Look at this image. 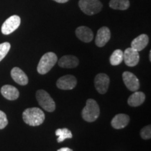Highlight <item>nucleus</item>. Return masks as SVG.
Here are the masks:
<instances>
[{
  "label": "nucleus",
  "instance_id": "4be33fe9",
  "mask_svg": "<svg viewBox=\"0 0 151 151\" xmlns=\"http://www.w3.org/2000/svg\"><path fill=\"white\" fill-rule=\"evenodd\" d=\"M11 48V44L8 42H4L0 44V62L8 54Z\"/></svg>",
  "mask_w": 151,
  "mask_h": 151
},
{
  "label": "nucleus",
  "instance_id": "39448f33",
  "mask_svg": "<svg viewBox=\"0 0 151 151\" xmlns=\"http://www.w3.org/2000/svg\"><path fill=\"white\" fill-rule=\"evenodd\" d=\"M36 97L39 104L48 112H53L55 109V104L48 92L43 90H38Z\"/></svg>",
  "mask_w": 151,
  "mask_h": 151
},
{
  "label": "nucleus",
  "instance_id": "b1692460",
  "mask_svg": "<svg viewBox=\"0 0 151 151\" xmlns=\"http://www.w3.org/2000/svg\"><path fill=\"white\" fill-rule=\"evenodd\" d=\"M7 124H8V120H7L6 115L3 111H0V129L5 128Z\"/></svg>",
  "mask_w": 151,
  "mask_h": 151
},
{
  "label": "nucleus",
  "instance_id": "a878e982",
  "mask_svg": "<svg viewBox=\"0 0 151 151\" xmlns=\"http://www.w3.org/2000/svg\"><path fill=\"white\" fill-rule=\"evenodd\" d=\"M53 1H56V2H58V3H66V2H67L69 0H53Z\"/></svg>",
  "mask_w": 151,
  "mask_h": 151
},
{
  "label": "nucleus",
  "instance_id": "393cba45",
  "mask_svg": "<svg viewBox=\"0 0 151 151\" xmlns=\"http://www.w3.org/2000/svg\"><path fill=\"white\" fill-rule=\"evenodd\" d=\"M58 151H73V150L69 148H62L58 150Z\"/></svg>",
  "mask_w": 151,
  "mask_h": 151
},
{
  "label": "nucleus",
  "instance_id": "4468645a",
  "mask_svg": "<svg viewBox=\"0 0 151 151\" xmlns=\"http://www.w3.org/2000/svg\"><path fill=\"white\" fill-rule=\"evenodd\" d=\"M129 116L123 113L116 115L111 120V126L116 129H120L125 127L129 122Z\"/></svg>",
  "mask_w": 151,
  "mask_h": 151
},
{
  "label": "nucleus",
  "instance_id": "bb28decb",
  "mask_svg": "<svg viewBox=\"0 0 151 151\" xmlns=\"http://www.w3.org/2000/svg\"><path fill=\"white\" fill-rule=\"evenodd\" d=\"M149 59L151 60V51H150V54H149Z\"/></svg>",
  "mask_w": 151,
  "mask_h": 151
},
{
  "label": "nucleus",
  "instance_id": "dca6fc26",
  "mask_svg": "<svg viewBox=\"0 0 151 151\" xmlns=\"http://www.w3.org/2000/svg\"><path fill=\"white\" fill-rule=\"evenodd\" d=\"M149 39L148 35L142 34L139 37L135 38L131 43V48L137 51H141L144 49L148 44Z\"/></svg>",
  "mask_w": 151,
  "mask_h": 151
},
{
  "label": "nucleus",
  "instance_id": "aec40b11",
  "mask_svg": "<svg viewBox=\"0 0 151 151\" xmlns=\"http://www.w3.org/2000/svg\"><path fill=\"white\" fill-rule=\"evenodd\" d=\"M123 61V52L120 49L114 50L110 57V63L113 66L119 65Z\"/></svg>",
  "mask_w": 151,
  "mask_h": 151
},
{
  "label": "nucleus",
  "instance_id": "412c9836",
  "mask_svg": "<svg viewBox=\"0 0 151 151\" xmlns=\"http://www.w3.org/2000/svg\"><path fill=\"white\" fill-rule=\"evenodd\" d=\"M55 134L58 136V143H61L67 139H71L72 138V134L71 132L67 128H63V129H58L55 131Z\"/></svg>",
  "mask_w": 151,
  "mask_h": 151
},
{
  "label": "nucleus",
  "instance_id": "ddd939ff",
  "mask_svg": "<svg viewBox=\"0 0 151 151\" xmlns=\"http://www.w3.org/2000/svg\"><path fill=\"white\" fill-rule=\"evenodd\" d=\"M76 35L81 41L89 43L93 39V32L89 27L86 26H81L76 30Z\"/></svg>",
  "mask_w": 151,
  "mask_h": 151
},
{
  "label": "nucleus",
  "instance_id": "f3484780",
  "mask_svg": "<svg viewBox=\"0 0 151 151\" xmlns=\"http://www.w3.org/2000/svg\"><path fill=\"white\" fill-rule=\"evenodd\" d=\"M1 93L3 97L9 100H16L19 97V91L16 87L5 85L1 88Z\"/></svg>",
  "mask_w": 151,
  "mask_h": 151
},
{
  "label": "nucleus",
  "instance_id": "1a4fd4ad",
  "mask_svg": "<svg viewBox=\"0 0 151 151\" xmlns=\"http://www.w3.org/2000/svg\"><path fill=\"white\" fill-rule=\"evenodd\" d=\"M77 81L73 76L67 75L62 76L57 81V87L64 90H72L76 86Z\"/></svg>",
  "mask_w": 151,
  "mask_h": 151
},
{
  "label": "nucleus",
  "instance_id": "a211bd4d",
  "mask_svg": "<svg viewBox=\"0 0 151 151\" xmlns=\"http://www.w3.org/2000/svg\"><path fill=\"white\" fill-rule=\"evenodd\" d=\"M146 99V95L142 92L136 91L128 98L127 103L130 106L137 107L142 104Z\"/></svg>",
  "mask_w": 151,
  "mask_h": 151
},
{
  "label": "nucleus",
  "instance_id": "0eeeda50",
  "mask_svg": "<svg viewBox=\"0 0 151 151\" xmlns=\"http://www.w3.org/2000/svg\"><path fill=\"white\" fill-rule=\"evenodd\" d=\"M122 79H123L124 85L130 91L136 92L140 88L139 79L134 73L129 71H124L122 73Z\"/></svg>",
  "mask_w": 151,
  "mask_h": 151
},
{
  "label": "nucleus",
  "instance_id": "423d86ee",
  "mask_svg": "<svg viewBox=\"0 0 151 151\" xmlns=\"http://www.w3.org/2000/svg\"><path fill=\"white\" fill-rule=\"evenodd\" d=\"M20 21H21L20 18L16 15L9 17L5 20V22L1 26V32L5 35H9L14 32L15 30H16L19 27Z\"/></svg>",
  "mask_w": 151,
  "mask_h": 151
},
{
  "label": "nucleus",
  "instance_id": "6ab92c4d",
  "mask_svg": "<svg viewBox=\"0 0 151 151\" xmlns=\"http://www.w3.org/2000/svg\"><path fill=\"white\" fill-rule=\"evenodd\" d=\"M129 5V0H111L109 2V6L111 9L117 10H127Z\"/></svg>",
  "mask_w": 151,
  "mask_h": 151
},
{
  "label": "nucleus",
  "instance_id": "6e6552de",
  "mask_svg": "<svg viewBox=\"0 0 151 151\" xmlns=\"http://www.w3.org/2000/svg\"><path fill=\"white\" fill-rule=\"evenodd\" d=\"M110 79L105 73H99L94 78V86L96 90L100 94H105L108 90Z\"/></svg>",
  "mask_w": 151,
  "mask_h": 151
},
{
  "label": "nucleus",
  "instance_id": "f8f14e48",
  "mask_svg": "<svg viewBox=\"0 0 151 151\" xmlns=\"http://www.w3.org/2000/svg\"><path fill=\"white\" fill-rule=\"evenodd\" d=\"M11 76L13 80L20 86H26L28 83L29 79H28L27 76L20 68H13L11 71Z\"/></svg>",
  "mask_w": 151,
  "mask_h": 151
},
{
  "label": "nucleus",
  "instance_id": "5701e85b",
  "mask_svg": "<svg viewBox=\"0 0 151 151\" xmlns=\"http://www.w3.org/2000/svg\"><path fill=\"white\" fill-rule=\"evenodd\" d=\"M141 137L143 139H150L151 138V127L147 125L141 130Z\"/></svg>",
  "mask_w": 151,
  "mask_h": 151
},
{
  "label": "nucleus",
  "instance_id": "9b49d317",
  "mask_svg": "<svg viewBox=\"0 0 151 151\" xmlns=\"http://www.w3.org/2000/svg\"><path fill=\"white\" fill-rule=\"evenodd\" d=\"M111 39L110 29L107 27H102L97 31L95 43L98 47H103Z\"/></svg>",
  "mask_w": 151,
  "mask_h": 151
},
{
  "label": "nucleus",
  "instance_id": "2eb2a0df",
  "mask_svg": "<svg viewBox=\"0 0 151 151\" xmlns=\"http://www.w3.org/2000/svg\"><path fill=\"white\" fill-rule=\"evenodd\" d=\"M79 64V60L73 55H65L59 60L58 65L60 67L66 69H72L76 67Z\"/></svg>",
  "mask_w": 151,
  "mask_h": 151
},
{
  "label": "nucleus",
  "instance_id": "20e7f679",
  "mask_svg": "<svg viewBox=\"0 0 151 151\" xmlns=\"http://www.w3.org/2000/svg\"><path fill=\"white\" fill-rule=\"evenodd\" d=\"M78 6L84 14L89 16L99 13L103 7L99 0H80Z\"/></svg>",
  "mask_w": 151,
  "mask_h": 151
},
{
  "label": "nucleus",
  "instance_id": "9d476101",
  "mask_svg": "<svg viewBox=\"0 0 151 151\" xmlns=\"http://www.w3.org/2000/svg\"><path fill=\"white\" fill-rule=\"evenodd\" d=\"M123 60L128 67H135L139 62V52L132 48H128L123 52Z\"/></svg>",
  "mask_w": 151,
  "mask_h": 151
},
{
  "label": "nucleus",
  "instance_id": "f257e3e1",
  "mask_svg": "<svg viewBox=\"0 0 151 151\" xmlns=\"http://www.w3.org/2000/svg\"><path fill=\"white\" fill-rule=\"evenodd\" d=\"M22 119L30 126H39L45 120V114L42 110L37 107L25 109L22 113Z\"/></svg>",
  "mask_w": 151,
  "mask_h": 151
},
{
  "label": "nucleus",
  "instance_id": "f03ea898",
  "mask_svg": "<svg viewBox=\"0 0 151 151\" xmlns=\"http://www.w3.org/2000/svg\"><path fill=\"white\" fill-rule=\"evenodd\" d=\"M99 107L97 101L92 99L87 100L86 106L81 113L83 120L89 122L95 121L99 116Z\"/></svg>",
  "mask_w": 151,
  "mask_h": 151
},
{
  "label": "nucleus",
  "instance_id": "7ed1b4c3",
  "mask_svg": "<svg viewBox=\"0 0 151 151\" xmlns=\"http://www.w3.org/2000/svg\"><path fill=\"white\" fill-rule=\"evenodd\" d=\"M58 62V57L52 52H48L41 57L39 65L37 66V71L40 74H46Z\"/></svg>",
  "mask_w": 151,
  "mask_h": 151
}]
</instances>
